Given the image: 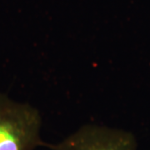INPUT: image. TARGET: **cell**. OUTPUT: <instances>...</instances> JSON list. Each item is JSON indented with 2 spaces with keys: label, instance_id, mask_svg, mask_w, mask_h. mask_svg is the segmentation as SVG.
<instances>
[{
  "label": "cell",
  "instance_id": "1",
  "mask_svg": "<svg viewBox=\"0 0 150 150\" xmlns=\"http://www.w3.org/2000/svg\"><path fill=\"white\" fill-rule=\"evenodd\" d=\"M42 118L36 108L0 93V150L49 148L41 136Z\"/></svg>",
  "mask_w": 150,
  "mask_h": 150
},
{
  "label": "cell",
  "instance_id": "2",
  "mask_svg": "<svg viewBox=\"0 0 150 150\" xmlns=\"http://www.w3.org/2000/svg\"><path fill=\"white\" fill-rule=\"evenodd\" d=\"M52 150H138L129 132L97 124H86L56 144Z\"/></svg>",
  "mask_w": 150,
  "mask_h": 150
}]
</instances>
